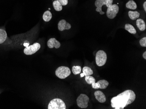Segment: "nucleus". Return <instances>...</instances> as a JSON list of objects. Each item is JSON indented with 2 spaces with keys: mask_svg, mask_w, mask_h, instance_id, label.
Wrapping results in <instances>:
<instances>
[{
  "mask_svg": "<svg viewBox=\"0 0 146 109\" xmlns=\"http://www.w3.org/2000/svg\"><path fill=\"white\" fill-rule=\"evenodd\" d=\"M136 97L135 93L132 90L124 91L112 98L111 101V107L115 109H123L133 102Z\"/></svg>",
  "mask_w": 146,
  "mask_h": 109,
  "instance_id": "1",
  "label": "nucleus"
},
{
  "mask_svg": "<svg viewBox=\"0 0 146 109\" xmlns=\"http://www.w3.org/2000/svg\"><path fill=\"white\" fill-rule=\"evenodd\" d=\"M48 109H66V106L63 101L59 98L52 99L49 102Z\"/></svg>",
  "mask_w": 146,
  "mask_h": 109,
  "instance_id": "2",
  "label": "nucleus"
},
{
  "mask_svg": "<svg viewBox=\"0 0 146 109\" xmlns=\"http://www.w3.org/2000/svg\"><path fill=\"white\" fill-rule=\"evenodd\" d=\"M56 75L61 79L67 78L71 74L70 69L67 67L61 66L57 68L56 70Z\"/></svg>",
  "mask_w": 146,
  "mask_h": 109,
  "instance_id": "3",
  "label": "nucleus"
},
{
  "mask_svg": "<svg viewBox=\"0 0 146 109\" xmlns=\"http://www.w3.org/2000/svg\"><path fill=\"white\" fill-rule=\"evenodd\" d=\"M107 59V54L105 51L102 50L98 51L96 55V65L98 67L104 65L106 62Z\"/></svg>",
  "mask_w": 146,
  "mask_h": 109,
  "instance_id": "4",
  "label": "nucleus"
},
{
  "mask_svg": "<svg viewBox=\"0 0 146 109\" xmlns=\"http://www.w3.org/2000/svg\"><path fill=\"white\" fill-rule=\"evenodd\" d=\"M113 0H96L95 2V5L97 7L96 11L99 12L100 14L103 15L105 12L102 10V7L103 5H106L108 8L110 5H112Z\"/></svg>",
  "mask_w": 146,
  "mask_h": 109,
  "instance_id": "5",
  "label": "nucleus"
},
{
  "mask_svg": "<svg viewBox=\"0 0 146 109\" xmlns=\"http://www.w3.org/2000/svg\"><path fill=\"white\" fill-rule=\"evenodd\" d=\"M119 11V7L116 4L111 5L107 8V17L110 19H113L116 16Z\"/></svg>",
  "mask_w": 146,
  "mask_h": 109,
  "instance_id": "6",
  "label": "nucleus"
},
{
  "mask_svg": "<svg viewBox=\"0 0 146 109\" xmlns=\"http://www.w3.org/2000/svg\"><path fill=\"white\" fill-rule=\"evenodd\" d=\"M89 98L86 94H81L77 99V105L81 108H86L88 106Z\"/></svg>",
  "mask_w": 146,
  "mask_h": 109,
  "instance_id": "7",
  "label": "nucleus"
},
{
  "mask_svg": "<svg viewBox=\"0 0 146 109\" xmlns=\"http://www.w3.org/2000/svg\"><path fill=\"white\" fill-rule=\"evenodd\" d=\"M40 47V44L39 43H35L32 45L26 47L24 50V52L26 55H32L38 51Z\"/></svg>",
  "mask_w": 146,
  "mask_h": 109,
  "instance_id": "8",
  "label": "nucleus"
},
{
  "mask_svg": "<svg viewBox=\"0 0 146 109\" xmlns=\"http://www.w3.org/2000/svg\"><path fill=\"white\" fill-rule=\"evenodd\" d=\"M71 25L65 20H62L60 21L58 24V29L60 31L69 30L71 28Z\"/></svg>",
  "mask_w": 146,
  "mask_h": 109,
  "instance_id": "9",
  "label": "nucleus"
},
{
  "mask_svg": "<svg viewBox=\"0 0 146 109\" xmlns=\"http://www.w3.org/2000/svg\"><path fill=\"white\" fill-rule=\"evenodd\" d=\"M47 46L50 48H54L56 49L60 48V44L55 38H51L47 42Z\"/></svg>",
  "mask_w": 146,
  "mask_h": 109,
  "instance_id": "10",
  "label": "nucleus"
},
{
  "mask_svg": "<svg viewBox=\"0 0 146 109\" xmlns=\"http://www.w3.org/2000/svg\"><path fill=\"white\" fill-rule=\"evenodd\" d=\"M94 94H95L96 99L99 102H101V103H103L106 101V96L101 91H96L94 93Z\"/></svg>",
  "mask_w": 146,
  "mask_h": 109,
  "instance_id": "11",
  "label": "nucleus"
},
{
  "mask_svg": "<svg viewBox=\"0 0 146 109\" xmlns=\"http://www.w3.org/2000/svg\"><path fill=\"white\" fill-rule=\"evenodd\" d=\"M137 27L141 31H145L146 29V24L143 19L139 18L137 19L136 22Z\"/></svg>",
  "mask_w": 146,
  "mask_h": 109,
  "instance_id": "12",
  "label": "nucleus"
},
{
  "mask_svg": "<svg viewBox=\"0 0 146 109\" xmlns=\"http://www.w3.org/2000/svg\"><path fill=\"white\" fill-rule=\"evenodd\" d=\"M128 15L129 18L132 20H135L140 17V14L137 11H129Z\"/></svg>",
  "mask_w": 146,
  "mask_h": 109,
  "instance_id": "13",
  "label": "nucleus"
},
{
  "mask_svg": "<svg viewBox=\"0 0 146 109\" xmlns=\"http://www.w3.org/2000/svg\"><path fill=\"white\" fill-rule=\"evenodd\" d=\"M7 37V34L5 31L0 29V44H2L5 41Z\"/></svg>",
  "mask_w": 146,
  "mask_h": 109,
  "instance_id": "14",
  "label": "nucleus"
},
{
  "mask_svg": "<svg viewBox=\"0 0 146 109\" xmlns=\"http://www.w3.org/2000/svg\"><path fill=\"white\" fill-rule=\"evenodd\" d=\"M125 30L132 34H136L137 33V31L133 25L130 24H126L125 26Z\"/></svg>",
  "mask_w": 146,
  "mask_h": 109,
  "instance_id": "15",
  "label": "nucleus"
},
{
  "mask_svg": "<svg viewBox=\"0 0 146 109\" xmlns=\"http://www.w3.org/2000/svg\"><path fill=\"white\" fill-rule=\"evenodd\" d=\"M43 20L45 22H48L50 21L52 18V14L50 11L49 10H47V11H45L44 13L43 14Z\"/></svg>",
  "mask_w": 146,
  "mask_h": 109,
  "instance_id": "16",
  "label": "nucleus"
},
{
  "mask_svg": "<svg viewBox=\"0 0 146 109\" xmlns=\"http://www.w3.org/2000/svg\"><path fill=\"white\" fill-rule=\"evenodd\" d=\"M126 7L130 9L135 10L137 8V4L133 0H130L126 4Z\"/></svg>",
  "mask_w": 146,
  "mask_h": 109,
  "instance_id": "17",
  "label": "nucleus"
},
{
  "mask_svg": "<svg viewBox=\"0 0 146 109\" xmlns=\"http://www.w3.org/2000/svg\"><path fill=\"white\" fill-rule=\"evenodd\" d=\"M83 73L85 76L91 75L93 74V71L90 67H84L83 68Z\"/></svg>",
  "mask_w": 146,
  "mask_h": 109,
  "instance_id": "18",
  "label": "nucleus"
},
{
  "mask_svg": "<svg viewBox=\"0 0 146 109\" xmlns=\"http://www.w3.org/2000/svg\"><path fill=\"white\" fill-rule=\"evenodd\" d=\"M98 82L99 83V85H100L99 88L102 89H105L109 86V82L105 80H99L98 81Z\"/></svg>",
  "mask_w": 146,
  "mask_h": 109,
  "instance_id": "19",
  "label": "nucleus"
},
{
  "mask_svg": "<svg viewBox=\"0 0 146 109\" xmlns=\"http://www.w3.org/2000/svg\"><path fill=\"white\" fill-rule=\"evenodd\" d=\"M52 5H53L54 8L56 11H60L62 10V9H63L62 5L56 0L54 1L53 2Z\"/></svg>",
  "mask_w": 146,
  "mask_h": 109,
  "instance_id": "20",
  "label": "nucleus"
},
{
  "mask_svg": "<svg viewBox=\"0 0 146 109\" xmlns=\"http://www.w3.org/2000/svg\"><path fill=\"white\" fill-rule=\"evenodd\" d=\"M72 71L74 75L78 74L81 73L82 68L79 66H74L72 67Z\"/></svg>",
  "mask_w": 146,
  "mask_h": 109,
  "instance_id": "21",
  "label": "nucleus"
},
{
  "mask_svg": "<svg viewBox=\"0 0 146 109\" xmlns=\"http://www.w3.org/2000/svg\"><path fill=\"white\" fill-rule=\"evenodd\" d=\"M85 81L88 84H92L93 83L96 82V79L95 78L91 76V75L85 76Z\"/></svg>",
  "mask_w": 146,
  "mask_h": 109,
  "instance_id": "22",
  "label": "nucleus"
},
{
  "mask_svg": "<svg viewBox=\"0 0 146 109\" xmlns=\"http://www.w3.org/2000/svg\"><path fill=\"white\" fill-rule=\"evenodd\" d=\"M140 44L141 46L143 47H146V37H144L142 38L140 40Z\"/></svg>",
  "mask_w": 146,
  "mask_h": 109,
  "instance_id": "23",
  "label": "nucleus"
},
{
  "mask_svg": "<svg viewBox=\"0 0 146 109\" xmlns=\"http://www.w3.org/2000/svg\"><path fill=\"white\" fill-rule=\"evenodd\" d=\"M92 85V87L93 89H98L100 87V85H99V83L98 82L97 83L95 82V83H93Z\"/></svg>",
  "mask_w": 146,
  "mask_h": 109,
  "instance_id": "24",
  "label": "nucleus"
},
{
  "mask_svg": "<svg viewBox=\"0 0 146 109\" xmlns=\"http://www.w3.org/2000/svg\"><path fill=\"white\" fill-rule=\"evenodd\" d=\"M62 6L67 5L68 4V0H56Z\"/></svg>",
  "mask_w": 146,
  "mask_h": 109,
  "instance_id": "25",
  "label": "nucleus"
},
{
  "mask_svg": "<svg viewBox=\"0 0 146 109\" xmlns=\"http://www.w3.org/2000/svg\"><path fill=\"white\" fill-rule=\"evenodd\" d=\"M143 7L144 8V10L146 12V1H145L143 4Z\"/></svg>",
  "mask_w": 146,
  "mask_h": 109,
  "instance_id": "26",
  "label": "nucleus"
},
{
  "mask_svg": "<svg viewBox=\"0 0 146 109\" xmlns=\"http://www.w3.org/2000/svg\"><path fill=\"white\" fill-rule=\"evenodd\" d=\"M143 58H144V59H146V51H145L144 53H143Z\"/></svg>",
  "mask_w": 146,
  "mask_h": 109,
  "instance_id": "27",
  "label": "nucleus"
},
{
  "mask_svg": "<svg viewBox=\"0 0 146 109\" xmlns=\"http://www.w3.org/2000/svg\"><path fill=\"white\" fill-rule=\"evenodd\" d=\"M24 46H25V47H28V46L29 45V43H25V44H24Z\"/></svg>",
  "mask_w": 146,
  "mask_h": 109,
  "instance_id": "28",
  "label": "nucleus"
},
{
  "mask_svg": "<svg viewBox=\"0 0 146 109\" xmlns=\"http://www.w3.org/2000/svg\"><path fill=\"white\" fill-rule=\"evenodd\" d=\"M84 74H83V73H82V74H81V76L82 77H82H84Z\"/></svg>",
  "mask_w": 146,
  "mask_h": 109,
  "instance_id": "29",
  "label": "nucleus"
},
{
  "mask_svg": "<svg viewBox=\"0 0 146 109\" xmlns=\"http://www.w3.org/2000/svg\"><path fill=\"white\" fill-rule=\"evenodd\" d=\"M48 9H49V10H50V8H49Z\"/></svg>",
  "mask_w": 146,
  "mask_h": 109,
  "instance_id": "30",
  "label": "nucleus"
}]
</instances>
